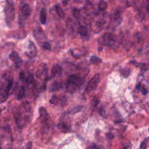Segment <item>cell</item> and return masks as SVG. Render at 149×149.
<instances>
[{
    "instance_id": "cell-1",
    "label": "cell",
    "mask_w": 149,
    "mask_h": 149,
    "mask_svg": "<svg viewBox=\"0 0 149 149\" xmlns=\"http://www.w3.org/2000/svg\"><path fill=\"white\" fill-rule=\"evenodd\" d=\"M16 124L20 129H23L31 120L32 109L30 104L24 102L13 111Z\"/></svg>"
},
{
    "instance_id": "cell-2",
    "label": "cell",
    "mask_w": 149,
    "mask_h": 149,
    "mask_svg": "<svg viewBox=\"0 0 149 149\" xmlns=\"http://www.w3.org/2000/svg\"><path fill=\"white\" fill-rule=\"evenodd\" d=\"M84 79L76 74L69 76L66 82L67 91L70 94L74 93L84 82Z\"/></svg>"
},
{
    "instance_id": "cell-3",
    "label": "cell",
    "mask_w": 149,
    "mask_h": 149,
    "mask_svg": "<svg viewBox=\"0 0 149 149\" xmlns=\"http://www.w3.org/2000/svg\"><path fill=\"white\" fill-rule=\"evenodd\" d=\"M4 13L6 24L8 26H9L14 20L15 16V9L13 0H6Z\"/></svg>"
},
{
    "instance_id": "cell-4",
    "label": "cell",
    "mask_w": 149,
    "mask_h": 149,
    "mask_svg": "<svg viewBox=\"0 0 149 149\" xmlns=\"http://www.w3.org/2000/svg\"><path fill=\"white\" fill-rule=\"evenodd\" d=\"M39 113L42 127L45 130L49 129L52 125V122L50 115L46 109L43 107H41L39 108Z\"/></svg>"
},
{
    "instance_id": "cell-5",
    "label": "cell",
    "mask_w": 149,
    "mask_h": 149,
    "mask_svg": "<svg viewBox=\"0 0 149 149\" xmlns=\"http://www.w3.org/2000/svg\"><path fill=\"white\" fill-rule=\"evenodd\" d=\"M116 41V37L113 34L111 33H105L98 39V42L100 44L104 45H107L110 47H113L114 45H115Z\"/></svg>"
},
{
    "instance_id": "cell-6",
    "label": "cell",
    "mask_w": 149,
    "mask_h": 149,
    "mask_svg": "<svg viewBox=\"0 0 149 149\" xmlns=\"http://www.w3.org/2000/svg\"><path fill=\"white\" fill-rule=\"evenodd\" d=\"M12 137L10 130H4L0 135V149H11V145L6 143V140Z\"/></svg>"
},
{
    "instance_id": "cell-7",
    "label": "cell",
    "mask_w": 149,
    "mask_h": 149,
    "mask_svg": "<svg viewBox=\"0 0 149 149\" xmlns=\"http://www.w3.org/2000/svg\"><path fill=\"white\" fill-rule=\"evenodd\" d=\"M100 74H95L94 77L89 81L88 83L87 84L84 93L87 94L91 93L93 90H94L97 88V86L100 83Z\"/></svg>"
},
{
    "instance_id": "cell-8",
    "label": "cell",
    "mask_w": 149,
    "mask_h": 149,
    "mask_svg": "<svg viewBox=\"0 0 149 149\" xmlns=\"http://www.w3.org/2000/svg\"><path fill=\"white\" fill-rule=\"evenodd\" d=\"M49 102L55 105L63 107L67 104V98L65 96L59 97L56 95H53L50 99Z\"/></svg>"
},
{
    "instance_id": "cell-9",
    "label": "cell",
    "mask_w": 149,
    "mask_h": 149,
    "mask_svg": "<svg viewBox=\"0 0 149 149\" xmlns=\"http://www.w3.org/2000/svg\"><path fill=\"white\" fill-rule=\"evenodd\" d=\"M9 58L13 62V63L16 68L20 67V66L21 65V63H22V60L20 58L17 52H16L15 51H12L9 55Z\"/></svg>"
},
{
    "instance_id": "cell-10",
    "label": "cell",
    "mask_w": 149,
    "mask_h": 149,
    "mask_svg": "<svg viewBox=\"0 0 149 149\" xmlns=\"http://www.w3.org/2000/svg\"><path fill=\"white\" fill-rule=\"evenodd\" d=\"M28 49L29 51L26 52V55H28L30 58H33L36 57L37 54V49L34 43L31 41H29V47H28Z\"/></svg>"
},
{
    "instance_id": "cell-11",
    "label": "cell",
    "mask_w": 149,
    "mask_h": 149,
    "mask_svg": "<svg viewBox=\"0 0 149 149\" xmlns=\"http://www.w3.org/2000/svg\"><path fill=\"white\" fill-rule=\"evenodd\" d=\"M62 73V68L58 64H55L53 65L51 69V76L52 77H55L56 76H59Z\"/></svg>"
},
{
    "instance_id": "cell-12",
    "label": "cell",
    "mask_w": 149,
    "mask_h": 149,
    "mask_svg": "<svg viewBox=\"0 0 149 149\" xmlns=\"http://www.w3.org/2000/svg\"><path fill=\"white\" fill-rule=\"evenodd\" d=\"M22 14L24 19H27L30 15V9L29 4H24L22 8Z\"/></svg>"
},
{
    "instance_id": "cell-13",
    "label": "cell",
    "mask_w": 149,
    "mask_h": 149,
    "mask_svg": "<svg viewBox=\"0 0 149 149\" xmlns=\"http://www.w3.org/2000/svg\"><path fill=\"white\" fill-rule=\"evenodd\" d=\"M120 16L118 12H115L113 13L111 16V22L112 23H115V25L118 24V23H120Z\"/></svg>"
},
{
    "instance_id": "cell-14",
    "label": "cell",
    "mask_w": 149,
    "mask_h": 149,
    "mask_svg": "<svg viewBox=\"0 0 149 149\" xmlns=\"http://www.w3.org/2000/svg\"><path fill=\"white\" fill-rule=\"evenodd\" d=\"M40 20L42 24H45L47 22V11L46 9L43 8L40 13Z\"/></svg>"
},
{
    "instance_id": "cell-15",
    "label": "cell",
    "mask_w": 149,
    "mask_h": 149,
    "mask_svg": "<svg viewBox=\"0 0 149 149\" xmlns=\"http://www.w3.org/2000/svg\"><path fill=\"white\" fill-rule=\"evenodd\" d=\"M62 87V85L61 83L59 82H54L53 83L50 87H49V90L51 91H56L59 90L60 89H61Z\"/></svg>"
},
{
    "instance_id": "cell-16",
    "label": "cell",
    "mask_w": 149,
    "mask_h": 149,
    "mask_svg": "<svg viewBox=\"0 0 149 149\" xmlns=\"http://www.w3.org/2000/svg\"><path fill=\"white\" fill-rule=\"evenodd\" d=\"M102 27V24L100 22H97L92 27V30L94 33H98L101 31Z\"/></svg>"
},
{
    "instance_id": "cell-17",
    "label": "cell",
    "mask_w": 149,
    "mask_h": 149,
    "mask_svg": "<svg viewBox=\"0 0 149 149\" xmlns=\"http://www.w3.org/2000/svg\"><path fill=\"white\" fill-rule=\"evenodd\" d=\"M77 33L81 36H86L88 34V29L84 26H80L77 29Z\"/></svg>"
},
{
    "instance_id": "cell-18",
    "label": "cell",
    "mask_w": 149,
    "mask_h": 149,
    "mask_svg": "<svg viewBox=\"0 0 149 149\" xmlns=\"http://www.w3.org/2000/svg\"><path fill=\"white\" fill-rule=\"evenodd\" d=\"M54 7H55V11L57 15L59 16V17L61 18H63L65 16V13L63 9L61 8V7L59 5H55Z\"/></svg>"
},
{
    "instance_id": "cell-19",
    "label": "cell",
    "mask_w": 149,
    "mask_h": 149,
    "mask_svg": "<svg viewBox=\"0 0 149 149\" xmlns=\"http://www.w3.org/2000/svg\"><path fill=\"white\" fill-rule=\"evenodd\" d=\"M25 91H26V90H25V88L24 86H22L19 91H18V93L17 94V100H20L22 98H23L24 95H25Z\"/></svg>"
},
{
    "instance_id": "cell-20",
    "label": "cell",
    "mask_w": 149,
    "mask_h": 149,
    "mask_svg": "<svg viewBox=\"0 0 149 149\" xmlns=\"http://www.w3.org/2000/svg\"><path fill=\"white\" fill-rule=\"evenodd\" d=\"M58 127L62 130L63 132H69V130L70 129V127L69 126H68L67 124L65 123H60L59 125H58Z\"/></svg>"
},
{
    "instance_id": "cell-21",
    "label": "cell",
    "mask_w": 149,
    "mask_h": 149,
    "mask_svg": "<svg viewBox=\"0 0 149 149\" xmlns=\"http://www.w3.org/2000/svg\"><path fill=\"white\" fill-rule=\"evenodd\" d=\"M90 61L94 65H98V64H100L102 62V60L100 58L93 55V56H91Z\"/></svg>"
},
{
    "instance_id": "cell-22",
    "label": "cell",
    "mask_w": 149,
    "mask_h": 149,
    "mask_svg": "<svg viewBox=\"0 0 149 149\" xmlns=\"http://www.w3.org/2000/svg\"><path fill=\"white\" fill-rule=\"evenodd\" d=\"M98 8L100 10H105L107 8V4L104 1H100L98 3Z\"/></svg>"
},
{
    "instance_id": "cell-23",
    "label": "cell",
    "mask_w": 149,
    "mask_h": 149,
    "mask_svg": "<svg viewBox=\"0 0 149 149\" xmlns=\"http://www.w3.org/2000/svg\"><path fill=\"white\" fill-rule=\"evenodd\" d=\"M82 109V106H77L74 107V108L72 109L71 110H70L68 112V113H75L77 112H79V111H80Z\"/></svg>"
},
{
    "instance_id": "cell-24",
    "label": "cell",
    "mask_w": 149,
    "mask_h": 149,
    "mask_svg": "<svg viewBox=\"0 0 149 149\" xmlns=\"http://www.w3.org/2000/svg\"><path fill=\"white\" fill-rule=\"evenodd\" d=\"M73 15L74 16V17L76 19H79V18L80 17V12L79 10H78L77 9L74 8L73 9Z\"/></svg>"
},
{
    "instance_id": "cell-25",
    "label": "cell",
    "mask_w": 149,
    "mask_h": 149,
    "mask_svg": "<svg viewBox=\"0 0 149 149\" xmlns=\"http://www.w3.org/2000/svg\"><path fill=\"white\" fill-rule=\"evenodd\" d=\"M98 112H99V114L103 118H107V113H106V111L105 110V109L102 107H101L98 110Z\"/></svg>"
},
{
    "instance_id": "cell-26",
    "label": "cell",
    "mask_w": 149,
    "mask_h": 149,
    "mask_svg": "<svg viewBox=\"0 0 149 149\" xmlns=\"http://www.w3.org/2000/svg\"><path fill=\"white\" fill-rule=\"evenodd\" d=\"M148 139H149V137L146 138L143 141L141 142V143L140 146V149H146L147 144V143L148 141Z\"/></svg>"
},
{
    "instance_id": "cell-27",
    "label": "cell",
    "mask_w": 149,
    "mask_h": 149,
    "mask_svg": "<svg viewBox=\"0 0 149 149\" xmlns=\"http://www.w3.org/2000/svg\"><path fill=\"white\" fill-rule=\"evenodd\" d=\"M121 74L124 77H127L130 74V69H124L121 71Z\"/></svg>"
},
{
    "instance_id": "cell-28",
    "label": "cell",
    "mask_w": 149,
    "mask_h": 149,
    "mask_svg": "<svg viewBox=\"0 0 149 149\" xmlns=\"http://www.w3.org/2000/svg\"><path fill=\"white\" fill-rule=\"evenodd\" d=\"M26 81L29 84H31L34 81V75L33 74H29V76L26 79Z\"/></svg>"
},
{
    "instance_id": "cell-29",
    "label": "cell",
    "mask_w": 149,
    "mask_h": 149,
    "mask_svg": "<svg viewBox=\"0 0 149 149\" xmlns=\"http://www.w3.org/2000/svg\"><path fill=\"white\" fill-rule=\"evenodd\" d=\"M42 47L47 50H51V44L48 42H44L42 44Z\"/></svg>"
},
{
    "instance_id": "cell-30",
    "label": "cell",
    "mask_w": 149,
    "mask_h": 149,
    "mask_svg": "<svg viewBox=\"0 0 149 149\" xmlns=\"http://www.w3.org/2000/svg\"><path fill=\"white\" fill-rule=\"evenodd\" d=\"M22 149H32V143L31 141L28 142L24 146Z\"/></svg>"
},
{
    "instance_id": "cell-31",
    "label": "cell",
    "mask_w": 149,
    "mask_h": 149,
    "mask_svg": "<svg viewBox=\"0 0 149 149\" xmlns=\"http://www.w3.org/2000/svg\"><path fill=\"white\" fill-rule=\"evenodd\" d=\"M106 136L108 139H112L114 138V135L111 133V132H108L106 134Z\"/></svg>"
},
{
    "instance_id": "cell-32",
    "label": "cell",
    "mask_w": 149,
    "mask_h": 149,
    "mask_svg": "<svg viewBox=\"0 0 149 149\" xmlns=\"http://www.w3.org/2000/svg\"><path fill=\"white\" fill-rule=\"evenodd\" d=\"M19 78L20 80H23L25 78V74H24V73L23 71H21L19 73Z\"/></svg>"
},
{
    "instance_id": "cell-33",
    "label": "cell",
    "mask_w": 149,
    "mask_h": 149,
    "mask_svg": "<svg viewBox=\"0 0 149 149\" xmlns=\"http://www.w3.org/2000/svg\"><path fill=\"white\" fill-rule=\"evenodd\" d=\"M141 93H142V94H143V95H146V94H147L148 93V91H147V90H146V88L145 87H144L141 88Z\"/></svg>"
},
{
    "instance_id": "cell-34",
    "label": "cell",
    "mask_w": 149,
    "mask_h": 149,
    "mask_svg": "<svg viewBox=\"0 0 149 149\" xmlns=\"http://www.w3.org/2000/svg\"><path fill=\"white\" fill-rule=\"evenodd\" d=\"M62 4L63 5H66L68 4V1L67 0H62Z\"/></svg>"
},
{
    "instance_id": "cell-35",
    "label": "cell",
    "mask_w": 149,
    "mask_h": 149,
    "mask_svg": "<svg viewBox=\"0 0 149 149\" xmlns=\"http://www.w3.org/2000/svg\"><path fill=\"white\" fill-rule=\"evenodd\" d=\"M146 9H147V12H148V13H149V3L147 5V7H146Z\"/></svg>"
},
{
    "instance_id": "cell-36",
    "label": "cell",
    "mask_w": 149,
    "mask_h": 149,
    "mask_svg": "<svg viewBox=\"0 0 149 149\" xmlns=\"http://www.w3.org/2000/svg\"><path fill=\"white\" fill-rule=\"evenodd\" d=\"M0 91H1V87H0Z\"/></svg>"
},
{
    "instance_id": "cell-37",
    "label": "cell",
    "mask_w": 149,
    "mask_h": 149,
    "mask_svg": "<svg viewBox=\"0 0 149 149\" xmlns=\"http://www.w3.org/2000/svg\"><path fill=\"white\" fill-rule=\"evenodd\" d=\"M148 131H149V129H148Z\"/></svg>"
}]
</instances>
